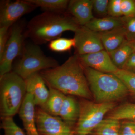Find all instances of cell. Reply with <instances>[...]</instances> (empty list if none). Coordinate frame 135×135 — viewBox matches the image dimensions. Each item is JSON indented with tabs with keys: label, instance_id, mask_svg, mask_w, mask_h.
<instances>
[{
	"label": "cell",
	"instance_id": "cell-1",
	"mask_svg": "<svg viewBox=\"0 0 135 135\" xmlns=\"http://www.w3.org/2000/svg\"><path fill=\"white\" fill-rule=\"evenodd\" d=\"M40 73L47 86L65 95L87 99L92 97L84 67L77 54L70 57L61 65Z\"/></svg>",
	"mask_w": 135,
	"mask_h": 135
},
{
	"label": "cell",
	"instance_id": "cell-2",
	"mask_svg": "<svg viewBox=\"0 0 135 135\" xmlns=\"http://www.w3.org/2000/svg\"><path fill=\"white\" fill-rule=\"evenodd\" d=\"M80 26L71 15L64 12L45 11L31 19L25 32L26 36L38 45L60 38L66 31L75 32Z\"/></svg>",
	"mask_w": 135,
	"mask_h": 135
},
{
	"label": "cell",
	"instance_id": "cell-3",
	"mask_svg": "<svg viewBox=\"0 0 135 135\" xmlns=\"http://www.w3.org/2000/svg\"><path fill=\"white\" fill-rule=\"evenodd\" d=\"M84 68L90 90L95 102L114 103L127 95V89L115 74L101 72L90 68Z\"/></svg>",
	"mask_w": 135,
	"mask_h": 135
},
{
	"label": "cell",
	"instance_id": "cell-4",
	"mask_svg": "<svg viewBox=\"0 0 135 135\" xmlns=\"http://www.w3.org/2000/svg\"><path fill=\"white\" fill-rule=\"evenodd\" d=\"M27 94L25 80L14 72L0 77V116L14 117Z\"/></svg>",
	"mask_w": 135,
	"mask_h": 135
},
{
	"label": "cell",
	"instance_id": "cell-5",
	"mask_svg": "<svg viewBox=\"0 0 135 135\" xmlns=\"http://www.w3.org/2000/svg\"><path fill=\"white\" fill-rule=\"evenodd\" d=\"M59 65L57 61L46 56L38 45L28 43L25 44L20 58L15 65L12 71L26 80L36 73Z\"/></svg>",
	"mask_w": 135,
	"mask_h": 135
},
{
	"label": "cell",
	"instance_id": "cell-6",
	"mask_svg": "<svg viewBox=\"0 0 135 135\" xmlns=\"http://www.w3.org/2000/svg\"><path fill=\"white\" fill-rule=\"evenodd\" d=\"M79 116L75 127V135H89L114 109L115 103H98L82 99L79 101Z\"/></svg>",
	"mask_w": 135,
	"mask_h": 135
},
{
	"label": "cell",
	"instance_id": "cell-7",
	"mask_svg": "<svg viewBox=\"0 0 135 135\" xmlns=\"http://www.w3.org/2000/svg\"><path fill=\"white\" fill-rule=\"evenodd\" d=\"M11 27L7 42L0 56V77L11 71L14 60L21 55L25 46L23 25L17 22Z\"/></svg>",
	"mask_w": 135,
	"mask_h": 135
},
{
	"label": "cell",
	"instance_id": "cell-8",
	"mask_svg": "<svg viewBox=\"0 0 135 135\" xmlns=\"http://www.w3.org/2000/svg\"><path fill=\"white\" fill-rule=\"evenodd\" d=\"M35 119L40 135H75V129L60 117L51 115L39 107L36 108Z\"/></svg>",
	"mask_w": 135,
	"mask_h": 135
},
{
	"label": "cell",
	"instance_id": "cell-9",
	"mask_svg": "<svg viewBox=\"0 0 135 135\" xmlns=\"http://www.w3.org/2000/svg\"><path fill=\"white\" fill-rule=\"evenodd\" d=\"M37 7L28 0L2 1L1 2L0 27L10 28L24 15L34 10Z\"/></svg>",
	"mask_w": 135,
	"mask_h": 135
},
{
	"label": "cell",
	"instance_id": "cell-10",
	"mask_svg": "<svg viewBox=\"0 0 135 135\" xmlns=\"http://www.w3.org/2000/svg\"><path fill=\"white\" fill-rule=\"evenodd\" d=\"M75 48L79 55H86L103 50L99 33L85 26H80L74 32Z\"/></svg>",
	"mask_w": 135,
	"mask_h": 135
},
{
	"label": "cell",
	"instance_id": "cell-11",
	"mask_svg": "<svg viewBox=\"0 0 135 135\" xmlns=\"http://www.w3.org/2000/svg\"><path fill=\"white\" fill-rule=\"evenodd\" d=\"M79 56L80 61L84 67L109 73L114 74L118 70L113 63L109 53L105 50Z\"/></svg>",
	"mask_w": 135,
	"mask_h": 135
},
{
	"label": "cell",
	"instance_id": "cell-12",
	"mask_svg": "<svg viewBox=\"0 0 135 135\" xmlns=\"http://www.w3.org/2000/svg\"><path fill=\"white\" fill-rule=\"evenodd\" d=\"M25 80L27 93L31 94L35 105L42 109L49 94V88L40 73H36Z\"/></svg>",
	"mask_w": 135,
	"mask_h": 135
},
{
	"label": "cell",
	"instance_id": "cell-13",
	"mask_svg": "<svg viewBox=\"0 0 135 135\" xmlns=\"http://www.w3.org/2000/svg\"><path fill=\"white\" fill-rule=\"evenodd\" d=\"M35 106L33 96L31 94L27 93L18 112L26 135H40L36 126Z\"/></svg>",
	"mask_w": 135,
	"mask_h": 135
},
{
	"label": "cell",
	"instance_id": "cell-14",
	"mask_svg": "<svg viewBox=\"0 0 135 135\" xmlns=\"http://www.w3.org/2000/svg\"><path fill=\"white\" fill-rule=\"evenodd\" d=\"M92 0H72L69 1L67 10L80 26H85L94 18Z\"/></svg>",
	"mask_w": 135,
	"mask_h": 135
},
{
	"label": "cell",
	"instance_id": "cell-15",
	"mask_svg": "<svg viewBox=\"0 0 135 135\" xmlns=\"http://www.w3.org/2000/svg\"><path fill=\"white\" fill-rule=\"evenodd\" d=\"M80 111L79 101L74 96L66 95L59 116L73 127L79 119Z\"/></svg>",
	"mask_w": 135,
	"mask_h": 135
},
{
	"label": "cell",
	"instance_id": "cell-16",
	"mask_svg": "<svg viewBox=\"0 0 135 135\" xmlns=\"http://www.w3.org/2000/svg\"><path fill=\"white\" fill-rule=\"evenodd\" d=\"M99 34L104 49L109 53L115 50L127 41L123 26L99 33Z\"/></svg>",
	"mask_w": 135,
	"mask_h": 135
},
{
	"label": "cell",
	"instance_id": "cell-17",
	"mask_svg": "<svg viewBox=\"0 0 135 135\" xmlns=\"http://www.w3.org/2000/svg\"><path fill=\"white\" fill-rule=\"evenodd\" d=\"M122 17L111 16L102 18L94 17L85 25L90 30L96 32H104L123 26Z\"/></svg>",
	"mask_w": 135,
	"mask_h": 135
},
{
	"label": "cell",
	"instance_id": "cell-18",
	"mask_svg": "<svg viewBox=\"0 0 135 135\" xmlns=\"http://www.w3.org/2000/svg\"><path fill=\"white\" fill-rule=\"evenodd\" d=\"M49 94L42 110L54 116H59L66 95L59 90L48 86Z\"/></svg>",
	"mask_w": 135,
	"mask_h": 135
},
{
	"label": "cell",
	"instance_id": "cell-19",
	"mask_svg": "<svg viewBox=\"0 0 135 135\" xmlns=\"http://www.w3.org/2000/svg\"><path fill=\"white\" fill-rule=\"evenodd\" d=\"M134 52L128 42L126 41L115 50L109 53L113 63L118 70H122L131 54Z\"/></svg>",
	"mask_w": 135,
	"mask_h": 135
},
{
	"label": "cell",
	"instance_id": "cell-20",
	"mask_svg": "<svg viewBox=\"0 0 135 135\" xmlns=\"http://www.w3.org/2000/svg\"><path fill=\"white\" fill-rule=\"evenodd\" d=\"M37 7H39L45 11L64 12L67 9L69 1L67 0H28Z\"/></svg>",
	"mask_w": 135,
	"mask_h": 135
},
{
	"label": "cell",
	"instance_id": "cell-21",
	"mask_svg": "<svg viewBox=\"0 0 135 135\" xmlns=\"http://www.w3.org/2000/svg\"><path fill=\"white\" fill-rule=\"evenodd\" d=\"M108 118L119 121L126 120L135 122V104L121 105L114 109Z\"/></svg>",
	"mask_w": 135,
	"mask_h": 135
},
{
	"label": "cell",
	"instance_id": "cell-22",
	"mask_svg": "<svg viewBox=\"0 0 135 135\" xmlns=\"http://www.w3.org/2000/svg\"><path fill=\"white\" fill-rule=\"evenodd\" d=\"M121 123L113 119H104L95 128L93 133L95 135H120Z\"/></svg>",
	"mask_w": 135,
	"mask_h": 135
},
{
	"label": "cell",
	"instance_id": "cell-23",
	"mask_svg": "<svg viewBox=\"0 0 135 135\" xmlns=\"http://www.w3.org/2000/svg\"><path fill=\"white\" fill-rule=\"evenodd\" d=\"M75 40L73 38H59L50 42L49 49L52 51L57 53H64L75 48Z\"/></svg>",
	"mask_w": 135,
	"mask_h": 135
},
{
	"label": "cell",
	"instance_id": "cell-24",
	"mask_svg": "<svg viewBox=\"0 0 135 135\" xmlns=\"http://www.w3.org/2000/svg\"><path fill=\"white\" fill-rule=\"evenodd\" d=\"M1 128L4 131V135H26L21 128L17 125L13 117L1 118Z\"/></svg>",
	"mask_w": 135,
	"mask_h": 135
},
{
	"label": "cell",
	"instance_id": "cell-25",
	"mask_svg": "<svg viewBox=\"0 0 135 135\" xmlns=\"http://www.w3.org/2000/svg\"><path fill=\"white\" fill-rule=\"evenodd\" d=\"M114 74L122 81L128 92L135 95V74L123 70H118Z\"/></svg>",
	"mask_w": 135,
	"mask_h": 135
},
{
	"label": "cell",
	"instance_id": "cell-26",
	"mask_svg": "<svg viewBox=\"0 0 135 135\" xmlns=\"http://www.w3.org/2000/svg\"><path fill=\"white\" fill-rule=\"evenodd\" d=\"M123 27L126 33V40L128 42L135 40V16L122 17Z\"/></svg>",
	"mask_w": 135,
	"mask_h": 135
},
{
	"label": "cell",
	"instance_id": "cell-27",
	"mask_svg": "<svg viewBox=\"0 0 135 135\" xmlns=\"http://www.w3.org/2000/svg\"><path fill=\"white\" fill-rule=\"evenodd\" d=\"M93 11L96 15L101 17H106L108 15V0H92Z\"/></svg>",
	"mask_w": 135,
	"mask_h": 135
},
{
	"label": "cell",
	"instance_id": "cell-28",
	"mask_svg": "<svg viewBox=\"0 0 135 135\" xmlns=\"http://www.w3.org/2000/svg\"><path fill=\"white\" fill-rule=\"evenodd\" d=\"M122 0L109 1L108 7V15L114 17H123L121 9Z\"/></svg>",
	"mask_w": 135,
	"mask_h": 135
},
{
	"label": "cell",
	"instance_id": "cell-29",
	"mask_svg": "<svg viewBox=\"0 0 135 135\" xmlns=\"http://www.w3.org/2000/svg\"><path fill=\"white\" fill-rule=\"evenodd\" d=\"M121 9L123 16H135V0H122Z\"/></svg>",
	"mask_w": 135,
	"mask_h": 135
},
{
	"label": "cell",
	"instance_id": "cell-30",
	"mask_svg": "<svg viewBox=\"0 0 135 135\" xmlns=\"http://www.w3.org/2000/svg\"><path fill=\"white\" fill-rule=\"evenodd\" d=\"M120 135H135V122L129 121L121 123Z\"/></svg>",
	"mask_w": 135,
	"mask_h": 135
},
{
	"label": "cell",
	"instance_id": "cell-31",
	"mask_svg": "<svg viewBox=\"0 0 135 135\" xmlns=\"http://www.w3.org/2000/svg\"><path fill=\"white\" fill-rule=\"evenodd\" d=\"M9 28L0 27V56H2L9 35Z\"/></svg>",
	"mask_w": 135,
	"mask_h": 135
},
{
	"label": "cell",
	"instance_id": "cell-32",
	"mask_svg": "<svg viewBox=\"0 0 135 135\" xmlns=\"http://www.w3.org/2000/svg\"><path fill=\"white\" fill-rule=\"evenodd\" d=\"M122 70L135 74V52H133L130 56Z\"/></svg>",
	"mask_w": 135,
	"mask_h": 135
},
{
	"label": "cell",
	"instance_id": "cell-33",
	"mask_svg": "<svg viewBox=\"0 0 135 135\" xmlns=\"http://www.w3.org/2000/svg\"><path fill=\"white\" fill-rule=\"evenodd\" d=\"M128 42L133 49V51L135 53V40L132 41Z\"/></svg>",
	"mask_w": 135,
	"mask_h": 135
},
{
	"label": "cell",
	"instance_id": "cell-34",
	"mask_svg": "<svg viewBox=\"0 0 135 135\" xmlns=\"http://www.w3.org/2000/svg\"><path fill=\"white\" fill-rule=\"evenodd\" d=\"M89 135H95V134H94V133H92V134H90Z\"/></svg>",
	"mask_w": 135,
	"mask_h": 135
}]
</instances>
